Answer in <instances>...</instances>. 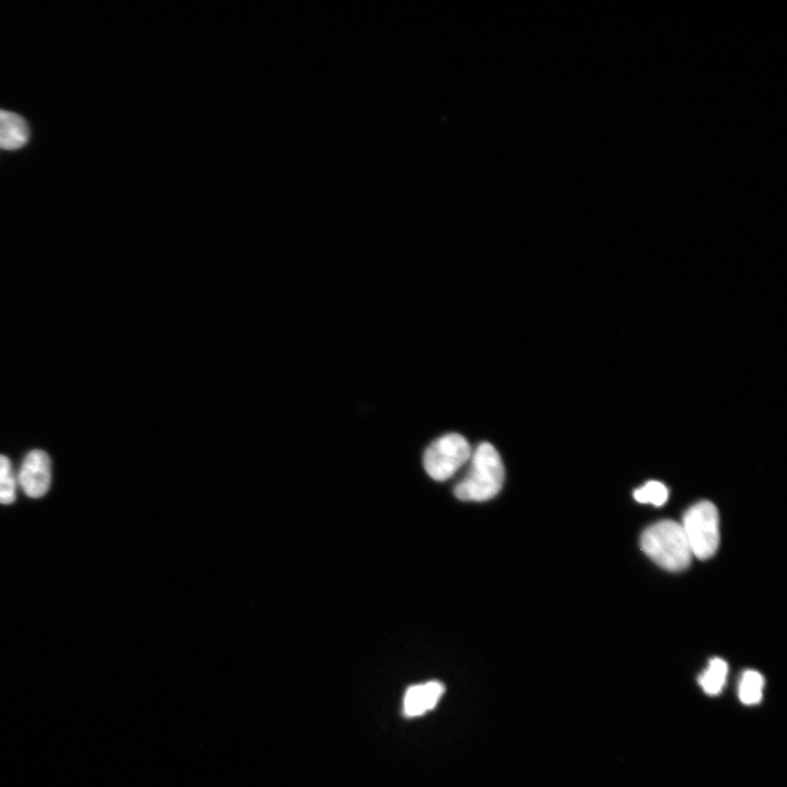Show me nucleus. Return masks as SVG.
I'll list each match as a JSON object with an SVG mask.
<instances>
[{"label": "nucleus", "mask_w": 787, "mask_h": 787, "mask_svg": "<svg viewBox=\"0 0 787 787\" xmlns=\"http://www.w3.org/2000/svg\"><path fill=\"white\" fill-rule=\"evenodd\" d=\"M471 457V447L460 434L449 433L434 441L424 451L423 465L434 480L445 481Z\"/></svg>", "instance_id": "4"}, {"label": "nucleus", "mask_w": 787, "mask_h": 787, "mask_svg": "<svg viewBox=\"0 0 787 787\" xmlns=\"http://www.w3.org/2000/svg\"><path fill=\"white\" fill-rule=\"evenodd\" d=\"M28 139L26 121L17 114L0 109V148L14 150Z\"/></svg>", "instance_id": "7"}, {"label": "nucleus", "mask_w": 787, "mask_h": 787, "mask_svg": "<svg viewBox=\"0 0 787 787\" xmlns=\"http://www.w3.org/2000/svg\"><path fill=\"white\" fill-rule=\"evenodd\" d=\"M681 526L692 555L706 560L715 554L719 545V516L713 503L701 501L689 507Z\"/></svg>", "instance_id": "3"}, {"label": "nucleus", "mask_w": 787, "mask_h": 787, "mask_svg": "<svg viewBox=\"0 0 787 787\" xmlns=\"http://www.w3.org/2000/svg\"><path fill=\"white\" fill-rule=\"evenodd\" d=\"M764 686L762 674L754 670L743 672L739 684L740 700L747 705L760 702Z\"/></svg>", "instance_id": "9"}, {"label": "nucleus", "mask_w": 787, "mask_h": 787, "mask_svg": "<svg viewBox=\"0 0 787 787\" xmlns=\"http://www.w3.org/2000/svg\"><path fill=\"white\" fill-rule=\"evenodd\" d=\"M728 672V666L721 658H713L698 681L703 690L710 695L721 691Z\"/></svg>", "instance_id": "8"}, {"label": "nucleus", "mask_w": 787, "mask_h": 787, "mask_svg": "<svg viewBox=\"0 0 787 787\" xmlns=\"http://www.w3.org/2000/svg\"><path fill=\"white\" fill-rule=\"evenodd\" d=\"M444 690V685L438 681H430L410 686L404 694V714L409 717H414L432 709L443 695Z\"/></svg>", "instance_id": "6"}, {"label": "nucleus", "mask_w": 787, "mask_h": 787, "mask_svg": "<svg viewBox=\"0 0 787 787\" xmlns=\"http://www.w3.org/2000/svg\"><path fill=\"white\" fill-rule=\"evenodd\" d=\"M16 482L10 460L0 455V504H11L15 500Z\"/></svg>", "instance_id": "10"}, {"label": "nucleus", "mask_w": 787, "mask_h": 787, "mask_svg": "<svg viewBox=\"0 0 787 787\" xmlns=\"http://www.w3.org/2000/svg\"><path fill=\"white\" fill-rule=\"evenodd\" d=\"M634 498L639 503L661 506L668 498V489L659 481H648L644 486L634 491Z\"/></svg>", "instance_id": "11"}, {"label": "nucleus", "mask_w": 787, "mask_h": 787, "mask_svg": "<svg viewBox=\"0 0 787 787\" xmlns=\"http://www.w3.org/2000/svg\"><path fill=\"white\" fill-rule=\"evenodd\" d=\"M643 551L660 567L677 572L686 568L692 552L681 524L666 519L647 527L641 537Z\"/></svg>", "instance_id": "2"}, {"label": "nucleus", "mask_w": 787, "mask_h": 787, "mask_svg": "<svg viewBox=\"0 0 787 787\" xmlns=\"http://www.w3.org/2000/svg\"><path fill=\"white\" fill-rule=\"evenodd\" d=\"M470 458L469 470L455 486V495L467 502H483L494 497L501 491L505 479L500 454L492 444L484 442Z\"/></svg>", "instance_id": "1"}, {"label": "nucleus", "mask_w": 787, "mask_h": 787, "mask_svg": "<svg viewBox=\"0 0 787 787\" xmlns=\"http://www.w3.org/2000/svg\"><path fill=\"white\" fill-rule=\"evenodd\" d=\"M17 480L30 497L38 498L46 494L51 481L49 456L39 449L30 451L22 462Z\"/></svg>", "instance_id": "5"}]
</instances>
